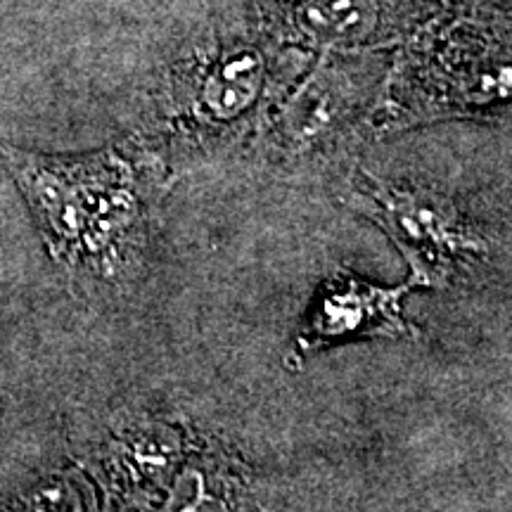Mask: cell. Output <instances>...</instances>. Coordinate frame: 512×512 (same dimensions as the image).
Wrapping results in <instances>:
<instances>
[{
  "label": "cell",
  "mask_w": 512,
  "mask_h": 512,
  "mask_svg": "<svg viewBox=\"0 0 512 512\" xmlns=\"http://www.w3.org/2000/svg\"><path fill=\"white\" fill-rule=\"evenodd\" d=\"M0 162L48 254L72 278L117 285L138 271L166 169L136 138L83 155H41L0 140Z\"/></svg>",
  "instance_id": "1"
},
{
  "label": "cell",
  "mask_w": 512,
  "mask_h": 512,
  "mask_svg": "<svg viewBox=\"0 0 512 512\" xmlns=\"http://www.w3.org/2000/svg\"><path fill=\"white\" fill-rule=\"evenodd\" d=\"M313 55L259 27L209 36L166 69L155 112L136 138L166 174L249 152L266 119Z\"/></svg>",
  "instance_id": "2"
},
{
  "label": "cell",
  "mask_w": 512,
  "mask_h": 512,
  "mask_svg": "<svg viewBox=\"0 0 512 512\" xmlns=\"http://www.w3.org/2000/svg\"><path fill=\"white\" fill-rule=\"evenodd\" d=\"M510 114V0L441 8L389 53L375 138L437 121Z\"/></svg>",
  "instance_id": "3"
},
{
  "label": "cell",
  "mask_w": 512,
  "mask_h": 512,
  "mask_svg": "<svg viewBox=\"0 0 512 512\" xmlns=\"http://www.w3.org/2000/svg\"><path fill=\"white\" fill-rule=\"evenodd\" d=\"M389 53H320L275 105L249 152L273 174L328 176L356 169L375 138Z\"/></svg>",
  "instance_id": "4"
},
{
  "label": "cell",
  "mask_w": 512,
  "mask_h": 512,
  "mask_svg": "<svg viewBox=\"0 0 512 512\" xmlns=\"http://www.w3.org/2000/svg\"><path fill=\"white\" fill-rule=\"evenodd\" d=\"M339 200L384 230L411 268L413 287L446 290L491 264L489 238L444 190L392 181L356 166Z\"/></svg>",
  "instance_id": "5"
},
{
  "label": "cell",
  "mask_w": 512,
  "mask_h": 512,
  "mask_svg": "<svg viewBox=\"0 0 512 512\" xmlns=\"http://www.w3.org/2000/svg\"><path fill=\"white\" fill-rule=\"evenodd\" d=\"M256 27L283 46L320 53H392L441 8L420 0H252Z\"/></svg>",
  "instance_id": "6"
},
{
  "label": "cell",
  "mask_w": 512,
  "mask_h": 512,
  "mask_svg": "<svg viewBox=\"0 0 512 512\" xmlns=\"http://www.w3.org/2000/svg\"><path fill=\"white\" fill-rule=\"evenodd\" d=\"M413 290L408 280L399 287H382L339 268L320 285L306 313L294 339V361L349 339L415 337L418 330L403 318V297Z\"/></svg>",
  "instance_id": "7"
},
{
  "label": "cell",
  "mask_w": 512,
  "mask_h": 512,
  "mask_svg": "<svg viewBox=\"0 0 512 512\" xmlns=\"http://www.w3.org/2000/svg\"><path fill=\"white\" fill-rule=\"evenodd\" d=\"M420 3L434 5V8H453V5L465 3V0H420Z\"/></svg>",
  "instance_id": "8"
}]
</instances>
